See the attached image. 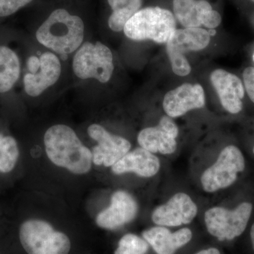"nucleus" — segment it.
Instances as JSON below:
<instances>
[{"label":"nucleus","mask_w":254,"mask_h":254,"mask_svg":"<svg viewBox=\"0 0 254 254\" xmlns=\"http://www.w3.org/2000/svg\"><path fill=\"white\" fill-rule=\"evenodd\" d=\"M44 144L48 158L57 166L76 175L91 170L92 152L83 144L71 127L56 125L47 130Z\"/></svg>","instance_id":"1"},{"label":"nucleus","mask_w":254,"mask_h":254,"mask_svg":"<svg viewBox=\"0 0 254 254\" xmlns=\"http://www.w3.org/2000/svg\"><path fill=\"white\" fill-rule=\"evenodd\" d=\"M81 17L65 9L54 10L37 30V41L54 53L68 55L77 50L84 39Z\"/></svg>","instance_id":"2"},{"label":"nucleus","mask_w":254,"mask_h":254,"mask_svg":"<svg viewBox=\"0 0 254 254\" xmlns=\"http://www.w3.org/2000/svg\"><path fill=\"white\" fill-rule=\"evenodd\" d=\"M176 19L171 11L158 6L140 9L126 23L124 33L134 41L167 43L176 31Z\"/></svg>","instance_id":"3"},{"label":"nucleus","mask_w":254,"mask_h":254,"mask_svg":"<svg viewBox=\"0 0 254 254\" xmlns=\"http://www.w3.org/2000/svg\"><path fill=\"white\" fill-rule=\"evenodd\" d=\"M19 240L28 254H68L69 238L43 220H26L19 228Z\"/></svg>","instance_id":"4"},{"label":"nucleus","mask_w":254,"mask_h":254,"mask_svg":"<svg viewBox=\"0 0 254 254\" xmlns=\"http://www.w3.org/2000/svg\"><path fill=\"white\" fill-rule=\"evenodd\" d=\"M72 68L81 79L93 78L100 83H108L115 68L113 53L100 42H85L73 56Z\"/></svg>","instance_id":"5"},{"label":"nucleus","mask_w":254,"mask_h":254,"mask_svg":"<svg viewBox=\"0 0 254 254\" xmlns=\"http://www.w3.org/2000/svg\"><path fill=\"white\" fill-rule=\"evenodd\" d=\"M245 159L240 148L225 147L213 165L205 169L200 178V186L207 193H215L232 186L239 174L245 170Z\"/></svg>","instance_id":"6"},{"label":"nucleus","mask_w":254,"mask_h":254,"mask_svg":"<svg viewBox=\"0 0 254 254\" xmlns=\"http://www.w3.org/2000/svg\"><path fill=\"white\" fill-rule=\"evenodd\" d=\"M253 205L244 202L233 210L221 206L208 209L204 222L210 235L219 241H231L240 237L247 228L252 216Z\"/></svg>","instance_id":"7"},{"label":"nucleus","mask_w":254,"mask_h":254,"mask_svg":"<svg viewBox=\"0 0 254 254\" xmlns=\"http://www.w3.org/2000/svg\"><path fill=\"white\" fill-rule=\"evenodd\" d=\"M210 43L208 31L201 28L176 29L166 43V52L173 72L186 76L191 71L186 54L204 50Z\"/></svg>","instance_id":"8"},{"label":"nucleus","mask_w":254,"mask_h":254,"mask_svg":"<svg viewBox=\"0 0 254 254\" xmlns=\"http://www.w3.org/2000/svg\"><path fill=\"white\" fill-rule=\"evenodd\" d=\"M61 73V62L54 53L46 52L39 58L29 57L23 75V90L28 96H39L57 83Z\"/></svg>","instance_id":"9"},{"label":"nucleus","mask_w":254,"mask_h":254,"mask_svg":"<svg viewBox=\"0 0 254 254\" xmlns=\"http://www.w3.org/2000/svg\"><path fill=\"white\" fill-rule=\"evenodd\" d=\"M88 133L98 143L92 150V160L98 166L113 167L131 149V145L128 140L110 133L98 124L88 127Z\"/></svg>","instance_id":"10"},{"label":"nucleus","mask_w":254,"mask_h":254,"mask_svg":"<svg viewBox=\"0 0 254 254\" xmlns=\"http://www.w3.org/2000/svg\"><path fill=\"white\" fill-rule=\"evenodd\" d=\"M198 213V207L190 195L184 192L174 194L152 213L153 222L158 226L179 227L190 224Z\"/></svg>","instance_id":"11"},{"label":"nucleus","mask_w":254,"mask_h":254,"mask_svg":"<svg viewBox=\"0 0 254 254\" xmlns=\"http://www.w3.org/2000/svg\"><path fill=\"white\" fill-rule=\"evenodd\" d=\"M179 132V127L173 118L165 115L156 126L142 129L137 141L141 148L154 154L171 155L177 150Z\"/></svg>","instance_id":"12"},{"label":"nucleus","mask_w":254,"mask_h":254,"mask_svg":"<svg viewBox=\"0 0 254 254\" xmlns=\"http://www.w3.org/2000/svg\"><path fill=\"white\" fill-rule=\"evenodd\" d=\"M205 105L204 89L199 83H184L168 92L163 101L164 111L173 119L183 116L191 110L201 109Z\"/></svg>","instance_id":"13"},{"label":"nucleus","mask_w":254,"mask_h":254,"mask_svg":"<svg viewBox=\"0 0 254 254\" xmlns=\"http://www.w3.org/2000/svg\"><path fill=\"white\" fill-rule=\"evenodd\" d=\"M137 213L138 204L134 198L125 190H117L112 195L110 206L98 214L96 223L101 228L116 230L131 222Z\"/></svg>","instance_id":"14"},{"label":"nucleus","mask_w":254,"mask_h":254,"mask_svg":"<svg viewBox=\"0 0 254 254\" xmlns=\"http://www.w3.org/2000/svg\"><path fill=\"white\" fill-rule=\"evenodd\" d=\"M210 82L215 88L222 108L229 113L236 115L243 109L245 88L236 75L222 69L214 70L210 73Z\"/></svg>","instance_id":"15"},{"label":"nucleus","mask_w":254,"mask_h":254,"mask_svg":"<svg viewBox=\"0 0 254 254\" xmlns=\"http://www.w3.org/2000/svg\"><path fill=\"white\" fill-rule=\"evenodd\" d=\"M161 167L160 159L154 153L138 148L128 152L112 167L115 175L133 173L138 176L150 178L159 173Z\"/></svg>","instance_id":"16"},{"label":"nucleus","mask_w":254,"mask_h":254,"mask_svg":"<svg viewBox=\"0 0 254 254\" xmlns=\"http://www.w3.org/2000/svg\"><path fill=\"white\" fill-rule=\"evenodd\" d=\"M142 236L157 254H175L191 240L193 234L187 227L171 232L166 227H153L145 230Z\"/></svg>","instance_id":"17"},{"label":"nucleus","mask_w":254,"mask_h":254,"mask_svg":"<svg viewBox=\"0 0 254 254\" xmlns=\"http://www.w3.org/2000/svg\"><path fill=\"white\" fill-rule=\"evenodd\" d=\"M173 10L184 27L200 28L213 9L206 0H173Z\"/></svg>","instance_id":"18"},{"label":"nucleus","mask_w":254,"mask_h":254,"mask_svg":"<svg viewBox=\"0 0 254 254\" xmlns=\"http://www.w3.org/2000/svg\"><path fill=\"white\" fill-rule=\"evenodd\" d=\"M21 73L22 64L17 53L8 45L0 44V95L14 89Z\"/></svg>","instance_id":"19"},{"label":"nucleus","mask_w":254,"mask_h":254,"mask_svg":"<svg viewBox=\"0 0 254 254\" xmlns=\"http://www.w3.org/2000/svg\"><path fill=\"white\" fill-rule=\"evenodd\" d=\"M112 9L108 26L112 31L121 32L127 21L141 9L142 0H108Z\"/></svg>","instance_id":"20"},{"label":"nucleus","mask_w":254,"mask_h":254,"mask_svg":"<svg viewBox=\"0 0 254 254\" xmlns=\"http://www.w3.org/2000/svg\"><path fill=\"white\" fill-rule=\"evenodd\" d=\"M20 156L16 138L0 131V174L7 175L14 170Z\"/></svg>","instance_id":"21"},{"label":"nucleus","mask_w":254,"mask_h":254,"mask_svg":"<svg viewBox=\"0 0 254 254\" xmlns=\"http://www.w3.org/2000/svg\"><path fill=\"white\" fill-rule=\"evenodd\" d=\"M149 250L148 242L133 234H127L120 239L115 254H145Z\"/></svg>","instance_id":"22"},{"label":"nucleus","mask_w":254,"mask_h":254,"mask_svg":"<svg viewBox=\"0 0 254 254\" xmlns=\"http://www.w3.org/2000/svg\"><path fill=\"white\" fill-rule=\"evenodd\" d=\"M33 0H0V20L9 17Z\"/></svg>","instance_id":"23"},{"label":"nucleus","mask_w":254,"mask_h":254,"mask_svg":"<svg viewBox=\"0 0 254 254\" xmlns=\"http://www.w3.org/2000/svg\"><path fill=\"white\" fill-rule=\"evenodd\" d=\"M244 86L251 100L254 103V67L249 66L243 72Z\"/></svg>","instance_id":"24"},{"label":"nucleus","mask_w":254,"mask_h":254,"mask_svg":"<svg viewBox=\"0 0 254 254\" xmlns=\"http://www.w3.org/2000/svg\"><path fill=\"white\" fill-rule=\"evenodd\" d=\"M195 254H220V251L216 248H208L200 251Z\"/></svg>","instance_id":"25"},{"label":"nucleus","mask_w":254,"mask_h":254,"mask_svg":"<svg viewBox=\"0 0 254 254\" xmlns=\"http://www.w3.org/2000/svg\"><path fill=\"white\" fill-rule=\"evenodd\" d=\"M251 240H252V246L254 250V223L251 229Z\"/></svg>","instance_id":"26"},{"label":"nucleus","mask_w":254,"mask_h":254,"mask_svg":"<svg viewBox=\"0 0 254 254\" xmlns=\"http://www.w3.org/2000/svg\"><path fill=\"white\" fill-rule=\"evenodd\" d=\"M208 32L210 37L215 36L216 34V31L215 29H209Z\"/></svg>","instance_id":"27"},{"label":"nucleus","mask_w":254,"mask_h":254,"mask_svg":"<svg viewBox=\"0 0 254 254\" xmlns=\"http://www.w3.org/2000/svg\"><path fill=\"white\" fill-rule=\"evenodd\" d=\"M253 153H254V149H253Z\"/></svg>","instance_id":"28"},{"label":"nucleus","mask_w":254,"mask_h":254,"mask_svg":"<svg viewBox=\"0 0 254 254\" xmlns=\"http://www.w3.org/2000/svg\"><path fill=\"white\" fill-rule=\"evenodd\" d=\"M252 1H254V0H252Z\"/></svg>","instance_id":"29"},{"label":"nucleus","mask_w":254,"mask_h":254,"mask_svg":"<svg viewBox=\"0 0 254 254\" xmlns=\"http://www.w3.org/2000/svg\"></svg>","instance_id":"30"}]
</instances>
